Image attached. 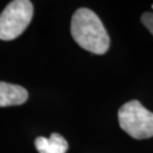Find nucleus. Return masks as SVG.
I'll return each instance as SVG.
<instances>
[{"mask_svg":"<svg viewBox=\"0 0 153 153\" xmlns=\"http://www.w3.org/2000/svg\"><path fill=\"white\" fill-rule=\"evenodd\" d=\"M33 18V4L29 0H14L0 14V39L10 41L25 31Z\"/></svg>","mask_w":153,"mask_h":153,"instance_id":"3","label":"nucleus"},{"mask_svg":"<svg viewBox=\"0 0 153 153\" xmlns=\"http://www.w3.org/2000/svg\"><path fill=\"white\" fill-rule=\"evenodd\" d=\"M141 22L153 35V13H151V12L143 13L141 16Z\"/></svg>","mask_w":153,"mask_h":153,"instance_id":"6","label":"nucleus"},{"mask_svg":"<svg viewBox=\"0 0 153 153\" xmlns=\"http://www.w3.org/2000/svg\"><path fill=\"white\" fill-rule=\"evenodd\" d=\"M28 99V93L21 85L0 82V106L19 105Z\"/></svg>","mask_w":153,"mask_h":153,"instance_id":"4","label":"nucleus"},{"mask_svg":"<svg viewBox=\"0 0 153 153\" xmlns=\"http://www.w3.org/2000/svg\"><path fill=\"white\" fill-rule=\"evenodd\" d=\"M119 126L135 139L153 136V112L146 109L138 100L124 103L118 109Z\"/></svg>","mask_w":153,"mask_h":153,"instance_id":"2","label":"nucleus"},{"mask_svg":"<svg viewBox=\"0 0 153 153\" xmlns=\"http://www.w3.org/2000/svg\"><path fill=\"white\" fill-rule=\"evenodd\" d=\"M35 147L39 153H66L68 142L59 133H52L50 137L40 136L35 139Z\"/></svg>","mask_w":153,"mask_h":153,"instance_id":"5","label":"nucleus"},{"mask_svg":"<svg viewBox=\"0 0 153 153\" xmlns=\"http://www.w3.org/2000/svg\"><path fill=\"white\" fill-rule=\"evenodd\" d=\"M152 8H153V5H152Z\"/></svg>","mask_w":153,"mask_h":153,"instance_id":"7","label":"nucleus"},{"mask_svg":"<svg viewBox=\"0 0 153 153\" xmlns=\"http://www.w3.org/2000/svg\"><path fill=\"white\" fill-rule=\"evenodd\" d=\"M71 34L79 47L102 55L109 48V36L99 16L88 8L78 9L72 17Z\"/></svg>","mask_w":153,"mask_h":153,"instance_id":"1","label":"nucleus"}]
</instances>
